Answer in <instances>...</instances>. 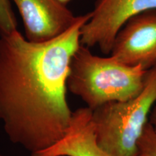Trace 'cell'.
<instances>
[{
  "label": "cell",
  "instance_id": "7a4b0ae2",
  "mask_svg": "<svg viewBox=\"0 0 156 156\" xmlns=\"http://www.w3.org/2000/svg\"><path fill=\"white\" fill-rule=\"evenodd\" d=\"M149 70L129 66L112 56L101 57L80 44L69 63L67 86L94 110L105 103L126 101L145 88Z\"/></svg>",
  "mask_w": 156,
  "mask_h": 156
},
{
  "label": "cell",
  "instance_id": "30bf717a",
  "mask_svg": "<svg viewBox=\"0 0 156 156\" xmlns=\"http://www.w3.org/2000/svg\"><path fill=\"white\" fill-rule=\"evenodd\" d=\"M149 122L151 124L154 131L156 132V107L154 108L153 110L152 111L151 116L149 118Z\"/></svg>",
  "mask_w": 156,
  "mask_h": 156
},
{
  "label": "cell",
  "instance_id": "6da1fadb",
  "mask_svg": "<svg viewBox=\"0 0 156 156\" xmlns=\"http://www.w3.org/2000/svg\"><path fill=\"white\" fill-rule=\"evenodd\" d=\"M92 12L57 38L36 43L18 30L0 35V121L8 139L34 154L61 140L73 112L67 101L69 63Z\"/></svg>",
  "mask_w": 156,
  "mask_h": 156
},
{
  "label": "cell",
  "instance_id": "3957f363",
  "mask_svg": "<svg viewBox=\"0 0 156 156\" xmlns=\"http://www.w3.org/2000/svg\"><path fill=\"white\" fill-rule=\"evenodd\" d=\"M156 102V66L148 72L145 88L134 98L105 103L92 110L98 145L110 156H136L137 145Z\"/></svg>",
  "mask_w": 156,
  "mask_h": 156
},
{
  "label": "cell",
  "instance_id": "8fae6325",
  "mask_svg": "<svg viewBox=\"0 0 156 156\" xmlns=\"http://www.w3.org/2000/svg\"><path fill=\"white\" fill-rule=\"evenodd\" d=\"M58 1H59L60 2L62 3V4H64V5H67V4L69 2L70 0H58Z\"/></svg>",
  "mask_w": 156,
  "mask_h": 156
},
{
  "label": "cell",
  "instance_id": "52a82bcc",
  "mask_svg": "<svg viewBox=\"0 0 156 156\" xmlns=\"http://www.w3.org/2000/svg\"><path fill=\"white\" fill-rule=\"evenodd\" d=\"M31 156H110L98 145L88 107L73 112L71 122L63 137L51 147Z\"/></svg>",
  "mask_w": 156,
  "mask_h": 156
},
{
  "label": "cell",
  "instance_id": "9c48e42d",
  "mask_svg": "<svg viewBox=\"0 0 156 156\" xmlns=\"http://www.w3.org/2000/svg\"><path fill=\"white\" fill-rule=\"evenodd\" d=\"M17 23L10 0H0V35L17 30Z\"/></svg>",
  "mask_w": 156,
  "mask_h": 156
},
{
  "label": "cell",
  "instance_id": "8992f818",
  "mask_svg": "<svg viewBox=\"0 0 156 156\" xmlns=\"http://www.w3.org/2000/svg\"><path fill=\"white\" fill-rule=\"evenodd\" d=\"M22 17L26 38L46 42L61 36L78 20L58 0H12Z\"/></svg>",
  "mask_w": 156,
  "mask_h": 156
},
{
  "label": "cell",
  "instance_id": "7c38bea8",
  "mask_svg": "<svg viewBox=\"0 0 156 156\" xmlns=\"http://www.w3.org/2000/svg\"><path fill=\"white\" fill-rule=\"evenodd\" d=\"M0 156H5V155H2V154H0Z\"/></svg>",
  "mask_w": 156,
  "mask_h": 156
},
{
  "label": "cell",
  "instance_id": "5b68a950",
  "mask_svg": "<svg viewBox=\"0 0 156 156\" xmlns=\"http://www.w3.org/2000/svg\"><path fill=\"white\" fill-rule=\"evenodd\" d=\"M112 56L129 66L150 70L156 66V9L132 17L119 31Z\"/></svg>",
  "mask_w": 156,
  "mask_h": 156
},
{
  "label": "cell",
  "instance_id": "ba28073f",
  "mask_svg": "<svg viewBox=\"0 0 156 156\" xmlns=\"http://www.w3.org/2000/svg\"><path fill=\"white\" fill-rule=\"evenodd\" d=\"M136 156H156V132L149 122L138 142Z\"/></svg>",
  "mask_w": 156,
  "mask_h": 156
},
{
  "label": "cell",
  "instance_id": "277c9868",
  "mask_svg": "<svg viewBox=\"0 0 156 156\" xmlns=\"http://www.w3.org/2000/svg\"><path fill=\"white\" fill-rule=\"evenodd\" d=\"M156 9V0H97L92 16L82 27L80 44L112 53L116 35L131 17Z\"/></svg>",
  "mask_w": 156,
  "mask_h": 156
}]
</instances>
